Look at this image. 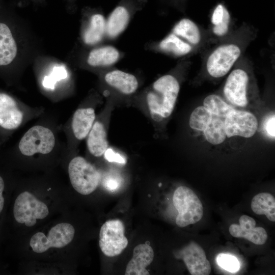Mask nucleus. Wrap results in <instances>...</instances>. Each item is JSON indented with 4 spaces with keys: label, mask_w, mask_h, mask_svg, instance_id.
Listing matches in <instances>:
<instances>
[{
    "label": "nucleus",
    "mask_w": 275,
    "mask_h": 275,
    "mask_svg": "<svg viewBox=\"0 0 275 275\" xmlns=\"http://www.w3.org/2000/svg\"><path fill=\"white\" fill-rule=\"evenodd\" d=\"M211 33L216 39H222L230 33L231 17L227 9L218 5L214 10L211 18Z\"/></svg>",
    "instance_id": "20"
},
{
    "label": "nucleus",
    "mask_w": 275,
    "mask_h": 275,
    "mask_svg": "<svg viewBox=\"0 0 275 275\" xmlns=\"http://www.w3.org/2000/svg\"><path fill=\"white\" fill-rule=\"evenodd\" d=\"M125 227L119 219L105 222L99 232V247L108 257L120 255L127 247L128 241L124 235Z\"/></svg>",
    "instance_id": "9"
},
{
    "label": "nucleus",
    "mask_w": 275,
    "mask_h": 275,
    "mask_svg": "<svg viewBox=\"0 0 275 275\" xmlns=\"http://www.w3.org/2000/svg\"><path fill=\"white\" fill-rule=\"evenodd\" d=\"M225 128L227 136L250 138L258 128L256 117L251 113L234 109L226 117Z\"/></svg>",
    "instance_id": "10"
},
{
    "label": "nucleus",
    "mask_w": 275,
    "mask_h": 275,
    "mask_svg": "<svg viewBox=\"0 0 275 275\" xmlns=\"http://www.w3.org/2000/svg\"><path fill=\"white\" fill-rule=\"evenodd\" d=\"M55 145V137L49 128L36 125L30 128L21 138L18 148L22 154L31 156L36 153H50Z\"/></svg>",
    "instance_id": "6"
},
{
    "label": "nucleus",
    "mask_w": 275,
    "mask_h": 275,
    "mask_svg": "<svg viewBox=\"0 0 275 275\" xmlns=\"http://www.w3.org/2000/svg\"><path fill=\"white\" fill-rule=\"evenodd\" d=\"M106 82L123 94L130 95L138 88L135 76L123 71L116 70L107 72L104 77Z\"/></svg>",
    "instance_id": "17"
},
{
    "label": "nucleus",
    "mask_w": 275,
    "mask_h": 275,
    "mask_svg": "<svg viewBox=\"0 0 275 275\" xmlns=\"http://www.w3.org/2000/svg\"><path fill=\"white\" fill-rule=\"evenodd\" d=\"M129 20V13L125 7L116 8L106 21L107 35L111 38L117 37L125 29Z\"/></svg>",
    "instance_id": "21"
},
{
    "label": "nucleus",
    "mask_w": 275,
    "mask_h": 275,
    "mask_svg": "<svg viewBox=\"0 0 275 275\" xmlns=\"http://www.w3.org/2000/svg\"><path fill=\"white\" fill-rule=\"evenodd\" d=\"M239 225L232 224L229 229L234 237L243 238L257 245L264 244L268 237L266 230L262 227H256V221L252 217L243 215L239 220Z\"/></svg>",
    "instance_id": "12"
},
{
    "label": "nucleus",
    "mask_w": 275,
    "mask_h": 275,
    "mask_svg": "<svg viewBox=\"0 0 275 275\" xmlns=\"http://www.w3.org/2000/svg\"><path fill=\"white\" fill-rule=\"evenodd\" d=\"M5 184L3 179L0 176V213L2 212L4 206V198L3 196V192L4 189Z\"/></svg>",
    "instance_id": "34"
},
{
    "label": "nucleus",
    "mask_w": 275,
    "mask_h": 275,
    "mask_svg": "<svg viewBox=\"0 0 275 275\" xmlns=\"http://www.w3.org/2000/svg\"><path fill=\"white\" fill-rule=\"evenodd\" d=\"M68 174L72 186L82 195L93 193L98 186L101 178L96 167L81 156L75 157L70 161Z\"/></svg>",
    "instance_id": "5"
},
{
    "label": "nucleus",
    "mask_w": 275,
    "mask_h": 275,
    "mask_svg": "<svg viewBox=\"0 0 275 275\" xmlns=\"http://www.w3.org/2000/svg\"><path fill=\"white\" fill-rule=\"evenodd\" d=\"M275 116L274 114L269 116L264 123V129L268 136L274 139L275 137Z\"/></svg>",
    "instance_id": "31"
},
{
    "label": "nucleus",
    "mask_w": 275,
    "mask_h": 275,
    "mask_svg": "<svg viewBox=\"0 0 275 275\" xmlns=\"http://www.w3.org/2000/svg\"><path fill=\"white\" fill-rule=\"evenodd\" d=\"M23 113L15 100L9 95L0 93V126L4 129L17 128L22 123Z\"/></svg>",
    "instance_id": "13"
},
{
    "label": "nucleus",
    "mask_w": 275,
    "mask_h": 275,
    "mask_svg": "<svg viewBox=\"0 0 275 275\" xmlns=\"http://www.w3.org/2000/svg\"><path fill=\"white\" fill-rule=\"evenodd\" d=\"M225 120L212 114L211 119L203 131L206 140L211 144L218 145L225 140Z\"/></svg>",
    "instance_id": "26"
},
{
    "label": "nucleus",
    "mask_w": 275,
    "mask_h": 275,
    "mask_svg": "<svg viewBox=\"0 0 275 275\" xmlns=\"http://www.w3.org/2000/svg\"><path fill=\"white\" fill-rule=\"evenodd\" d=\"M159 47L162 50L178 57L186 56L197 51L190 44L172 32L160 42Z\"/></svg>",
    "instance_id": "23"
},
{
    "label": "nucleus",
    "mask_w": 275,
    "mask_h": 275,
    "mask_svg": "<svg viewBox=\"0 0 275 275\" xmlns=\"http://www.w3.org/2000/svg\"><path fill=\"white\" fill-rule=\"evenodd\" d=\"M75 230L69 223H60L49 230L47 236L37 232L31 238L30 244L37 253L46 252L50 248H61L66 246L73 239Z\"/></svg>",
    "instance_id": "8"
},
{
    "label": "nucleus",
    "mask_w": 275,
    "mask_h": 275,
    "mask_svg": "<svg viewBox=\"0 0 275 275\" xmlns=\"http://www.w3.org/2000/svg\"><path fill=\"white\" fill-rule=\"evenodd\" d=\"M95 120V113L91 107L77 109L72 118L71 127L76 139L82 140L87 138Z\"/></svg>",
    "instance_id": "16"
},
{
    "label": "nucleus",
    "mask_w": 275,
    "mask_h": 275,
    "mask_svg": "<svg viewBox=\"0 0 275 275\" xmlns=\"http://www.w3.org/2000/svg\"><path fill=\"white\" fill-rule=\"evenodd\" d=\"M250 63L243 57L235 64L223 89L225 99L232 105L244 107L249 103L253 82Z\"/></svg>",
    "instance_id": "3"
},
{
    "label": "nucleus",
    "mask_w": 275,
    "mask_h": 275,
    "mask_svg": "<svg viewBox=\"0 0 275 275\" xmlns=\"http://www.w3.org/2000/svg\"><path fill=\"white\" fill-rule=\"evenodd\" d=\"M173 33L183 39L197 50L204 44L205 37L199 26L188 18L179 21L172 30Z\"/></svg>",
    "instance_id": "15"
},
{
    "label": "nucleus",
    "mask_w": 275,
    "mask_h": 275,
    "mask_svg": "<svg viewBox=\"0 0 275 275\" xmlns=\"http://www.w3.org/2000/svg\"><path fill=\"white\" fill-rule=\"evenodd\" d=\"M104 154L105 159L109 162H116L122 164L126 163V160L122 156L115 153L112 149H107Z\"/></svg>",
    "instance_id": "33"
},
{
    "label": "nucleus",
    "mask_w": 275,
    "mask_h": 275,
    "mask_svg": "<svg viewBox=\"0 0 275 275\" xmlns=\"http://www.w3.org/2000/svg\"><path fill=\"white\" fill-rule=\"evenodd\" d=\"M256 35L253 28L243 24L219 40L204 58L203 68L207 74L215 79L226 76L242 57Z\"/></svg>",
    "instance_id": "1"
},
{
    "label": "nucleus",
    "mask_w": 275,
    "mask_h": 275,
    "mask_svg": "<svg viewBox=\"0 0 275 275\" xmlns=\"http://www.w3.org/2000/svg\"><path fill=\"white\" fill-rule=\"evenodd\" d=\"M180 90L177 78L166 74L157 79L147 95V103L152 119L159 122L172 113Z\"/></svg>",
    "instance_id": "2"
},
{
    "label": "nucleus",
    "mask_w": 275,
    "mask_h": 275,
    "mask_svg": "<svg viewBox=\"0 0 275 275\" xmlns=\"http://www.w3.org/2000/svg\"><path fill=\"white\" fill-rule=\"evenodd\" d=\"M179 258L183 260L192 275H209L211 272V265L204 250L196 242L184 247L179 252Z\"/></svg>",
    "instance_id": "11"
},
{
    "label": "nucleus",
    "mask_w": 275,
    "mask_h": 275,
    "mask_svg": "<svg viewBox=\"0 0 275 275\" xmlns=\"http://www.w3.org/2000/svg\"><path fill=\"white\" fill-rule=\"evenodd\" d=\"M173 202L178 212L175 221L179 227L197 223L202 218L203 205L197 195L189 187H178L174 191Z\"/></svg>",
    "instance_id": "4"
},
{
    "label": "nucleus",
    "mask_w": 275,
    "mask_h": 275,
    "mask_svg": "<svg viewBox=\"0 0 275 275\" xmlns=\"http://www.w3.org/2000/svg\"><path fill=\"white\" fill-rule=\"evenodd\" d=\"M103 185L108 190L114 191L119 187L120 182L115 177L108 176L103 180Z\"/></svg>",
    "instance_id": "32"
},
{
    "label": "nucleus",
    "mask_w": 275,
    "mask_h": 275,
    "mask_svg": "<svg viewBox=\"0 0 275 275\" xmlns=\"http://www.w3.org/2000/svg\"><path fill=\"white\" fill-rule=\"evenodd\" d=\"M49 213L46 204L38 200L29 191H24L17 197L14 205L13 214L19 223L32 227L37 219L45 218Z\"/></svg>",
    "instance_id": "7"
},
{
    "label": "nucleus",
    "mask_w": 275,
    "mask_h": 275,
    "mask_svg": "<svg viewBox=\"0 0 275 275\" xmlns=\"http://www.w3.org/2000/svg\"><path fill=\"white\" fill-rule=\"evenodd\" d=\"M87 137V145L89 152L95 157L103 155L108 146L103 124L99 121L95 122Z\"/></svg>",
    "instance_id": "18"
},
{
    "label": "nucleus",
    "mask_w": 275,
    "mask_h": 275,
    "mask_svg": "<svg viewBox=\"0 0 275 275\" xmlns=\"http://www.w3.org/2000/svg\"><path fill=\"white\" fill-rule=\"evenodd\" d=\"M106 30V21L101 14H96L90 19L89 25L84 32L83 39L85 43L94 45L102 38Z\"/></svg>",
    "instance_id": "25"
},
{
    "label": "nucleus",
    "mask_w": 275,
    "mask_h": 275,
    "mask_svg": "<svg viewBox=\"0 0 275 275\" xmlns=\"http://www.w3.org/2000/svg\"><path fill=\"white\" fill-rule=\"evenodd\" d=\"M251 208L258 215H265L271 222L275 221L274 197L268 193L255 196L251 201Z\"/></svg>",
    "instance_id": "24"
},
{
    "label": "nucleus",
    "mask_w": 275,
    "mask_h": 275,
    "mask_svg": "<svg viewBox=\"0 0 275 275\" xmlns=\"http://www.w3.org/2000/svg\"><path fill=\"white\" fill-rule=\"evenodd\" d=\"M68 73L65 67L63 66H54L50 74L44 77L42 85L46 89L53 90L57 82L66 79Z\"/></svg>",
    "instance_id": "29"
},
{
    "label": "nucleus",
    "mask_w": 275,
    "mask_h": 275,
    "mask_svg": "<svg viewBox=\"0 0 275 275\" xmlns=\"http://www.w3.org/2000/svg\"><path fill=\"white\" fill-rule=\"evenodd\" d=\"M203 106L211 114L224 120L229 113L234 109L232 105L216 94H210L206 96L203 100Z\"/></svg>",
    "instance_id": "27"
},
{
    "label": "nucleus",
    "mask_w": 275,
    "mask_h": 275,
    "mask_svg": "<svg viewBox=\"0 0 275 275\" xmlns=\"http://www.w3.org/2000/svg\"><path fill=\"white\" fill-rule=\"evenodd\" d=\"M216 262L220 267L231 272H235L239 268V263L236 258L228 254H218Z\"/></svg>",
    "instance_id": "30"
},
{
    "label": "nucleus",
    "mask_w": 275,
    "mask_h": 275,
    "mask_svg": "<svg viewBox=\"0 0 275 275\" xmlns=\"http://www.w3.org/2000/svg\"><path fill=\"white\" fill-rule=\"evenodd\" d=\"M17 51L16 42L9 27L0 22V66L10 64Z\"/></svg>",
    "instance_id": "19"
},
{
    "label": "nucleus",
    "mask_w": 275,
    "mask_h": 275,
    "mask_svg": "<svg viewBox=\"0 0 275 275\" xmlns=\"http://www.w3.org/2000/svg\"><path fill=\"white\" fill-rule=\"evenodd\" d=\"M119 56V52L116 48L105 46L92 50L89 54L87 62L91 66H107L115 64Z\"/></svg>",
    "instance_id": "22"
},
{
    "label": "nucleus",
    "mask_w": 275,
    "mask_h": 275,
    "mask_svg": "<svg viewBox=\"0 0 275 275\" xmlns=\"http://www.w3.org/2000/svg\"><path fill=\"white\" fill-rule=\"evenodd\" d=\"M212 114L205 107L199 106L191 113L189 121L190 127L195 130L204 131L210 122Z\"/></svg>",
    "instance_id": "28"
},
{
    "label": "nucleus",
    "mask_w": 275,
    "mask_h": 275,
    "mask_svg": "<svg viewBox=\"0 0 275 275\" xmlns=\"http://www.w3.org/2000/svg\"><path fill=\"white\" fill-rule=\"evenodd\" d=\"M154 259V251L152 247L147 244H140L133 250V256L128 262L125 275H149L146 269Z\"/></svg>",
    "instance_id": "14"
}]
</instances>
